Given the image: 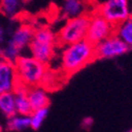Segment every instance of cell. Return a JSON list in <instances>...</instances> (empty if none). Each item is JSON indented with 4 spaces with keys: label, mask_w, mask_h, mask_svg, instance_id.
Returning a JSON list of instances; mask_svg holds the SVG:
<instances>
[{
    "label": "cell",
    "mask_w": 132,
    "mask_h": 132,
    "mask_svg": "<svg viewBox=\"0 0 132 132\" xmlns=\"http://www.w3.org/2000/svg\"><path fill=\"white\" fill-rule=\"evenodd\" d=\"M0 114H2L6 119L16 114L14 92L0 93Z\"/></svg>",
    "instance_id": "cell-14"
},
{
    "label": "cell",
    "mask_w": 132,
    "mask_h": 132,
    "mask_svg": "<svg viewBox=\"0 0 132 132\" xmlns=\"http://www.w3.org/2000/svg\"><path fill=\"white\" fill-rule=\"evenodd\" d=\"M6 128L12 132H24L30 128L29 117L28 115H22L16 113L11 118L6 119Z\"/></svg>",
    "instance_id": "cell-13"
},
{
    "label": "cell",
    "mask_w": 132,
    "mask_h": 132,
    "mask_svg": "<svg viewBox=\"0 0 132 132\" xmlns=\"http://www.w3.org/2000/svg\"><path fill=\"white\" fill-rule=\"evenodd\" d=\"M88 25L89 15L66 19V22L59 29L58 34H56L58 45L64 46L86 39Z\"/></svg>",
    "instance_id": "cell-5"
},
{
    "label": "cell",
    "mask_w": 132,
    "mask_h": 132,
    "mask_svg": "<svg viewBox=\"0 0 132 132\" xmlns=\"http://www.w3.org/2000/svg\"><path fill=\"white\" fill-rule=\"evenodd\" d=\"M47 115H48V108H40V109L32 110L28 115L30 128L34 130L40 129L43 123L45 122Z\"/></svg>",
    "instance_id": "cell-17"
},
{
    "label": "cell",
    "mask_w": 132,
    "mask_h": 132,
    "mask_svg": "<svg viewBox=\"0 0 132 132\" xmlns=\"http://www.w3.org/2000/svg\"><path fill=\"white\" fill-rule=\"evenodd\" d=\"M4 39H5V32H4V28L1 24V21H0V44H2Z\"/></svg>",
    "instance_id": "cell-18"
},
{
    "label": "cell",
    "mask_w": 132,
    "mask_h": 132,
    "mask_svg": "<svg viewBox=\"0 0 132 132\" xmlns=\"http://www.w3.org/2000/svg\"><path fill=\"white\" fill-rule=\"evenodd\" d=\"M18 85L15 65L5 59L0 60V93L13 92Z\"/></svg>",
    "instance_id": "cell-9"
},
{
    "label": "cell",
    "mask_w": 132,
    "mask_h": 132,
    "mask_svg": "<svg viewBox=\"0 0 132 132\" xmlns=\"http://www.w3.org/2000/svg\"><path fill=\"white\" fill-rule=\"evenodd\" d=\"M114 34V26L95 11L89 15V25L86 34V40L96 45L109 36Z\"/></svg>",
    "instance_id": "cell-7"
},
{
    "label": "cell",
    "mask_w": 132,
    "mask_h": 132,
    "mask_svg": "<svg viewBox=\"0 0 132 132\" xmlns=\"http://www.w3.org/2000/svg\"><path fill=\"white\" fill-rule=\"evenodd\" d=\"M27 97L32 110L47 108L49 105V96L47 90L41 85L32 86L27 88Z\"/></svg>",
    "instance_id": "cell-11"
},
{
    "label": "cell",
    "mask_w": 132,
    "mask_h": 132,
    "mask_svg": "<svg viewBox=\"0 0 132 132\" xmlns=\"http://www.w3.org/2000/svg\"><path fill=\"white\" fill-rule=\"evenodd\" d=\"M94 11L115 27L132 16V0H105Z\"/></svg>",
    "instance_id": "cell-6"
},
{
    "label": "cell",
    "mask_w": 132,
    "mask_h": 132,
    "mask_svg": "<svg viewBox=\"0 0 132 132\" xmlns=\"http://www.w3.org/2000/svg\"><path fill=\"white\" fill-rule=\"evenodd\" d=\"M34 30L29 24H20L15 27L6 42L2 45V58L14 63L23 55L29 46Z\"/></svg>",
    "instance_id": "cell-4"
},
{
    "label": "cell",
    "mask_w": 132,
    "mask_h": 132,
    "mask_svg": "<svg viewBox=\"0 0 132 132\" xmlns=\"http://www.w3.org/2000/svg\"><path fill=\"white\" fill-rule=\"evenodd\" d=\"M14 65L18 83L27 88L40 85L48 68L46 64L38 61L29 54L21 55L14 62Z\"/></svg>",
    "instance_id": "cell-3"
},
{
    "label": "cell",
    "mask_w": 132,
    "mask_h": 132,
    "mask_svg": "<svg viewBox=\"0 0 132 132\" xmlns=\"http://www.w3.org/2000/svg\"><path fill=\"white\" fill-rule=\"evenodd\" d=\"M3 59L2 58V44H0V60Z\"/></svg>",
    "instance_id": "cell-19"
},
{
    "label": "cell",
    "mask_w": 132,
    "mask_h": 132,
    "mask_svg": "<svg viewBox=\"0 0 132 132\" xmlns=\"http://www.w3.org/2000/svg\"><path fill=\"white\" fill-rule=\"evenodd\" d=\"M61 47L59 69L66 76L80 71L95 59L94 45L86 39Z\"/></svg>",
    "instance_id": "cell-1"
},
{
    "label": "cell",
    "mask_w": 132,
    "mask_h": 132,
    "mask_svg": "<svg viewBox=\"0 0 132 132\" xmlns=\"http://www.w3.org/2000/svg\"><path fill=\"white\" fill-rule=\"evenodd\" d=\"M90 14V0H64L61 6V16L65 19Z\"/></svg>",
    "instance_id": "cell-10"
},
{
    "label": "cell",
    "mask_w": 132,
    "mask_h": 132,
    "mask_svg": "<svg viewBox=\"0 0 132 132\" xmlns=\"http://www.w3.org/2000/svg\"><path fill=\"white\" fill-rule=\"evenodd\" d=\"M131 132H132V131H131Z\"/></svg>",
    "instance_id": "cell-20"
},
{
    "label": "cell",
    "mask_w": 132,
    "mask_h": 132,
    "mask_svg": "<svg viewBox=\"0 0 132 132\" xmlns=\"http://www.w3.org/2000/svg\"><path fill=\"white\" fill-rule=\"evenodd\" d=\"M24 0H0V12L7 18L16 17L22 9Z\"/></svg>",
    "instance_id": "cell-16"
},
{
    "label": "cell",
    "mask_w": 132,
    "mask_h": 132,
    "mask_svg": "<svg viewBox=\"0 0 132 132\" xmlns=\"http://www.w3.org/2000/svg\"><path fill=\"white\" fill-rule=\"evenodd\" d=\"M27 87L21 85L18 83L16 86L14 92L15 95V107H16V113L22 114V115H29L32 111L28 97H27Z\"/></svg>",
    "instance_id": "cell-12"
},
{
    "label": "cell",
    "mask_w": 132,
    "mask_h": 132,
    "mask_svg": "<svg viewBox=\"0 0 132 132\" xmlns=\"http://www.w3.org/2000/svg\"><path fill=\"white\" fill-rule=\"evenodd\" d=\"M114 34L123 40L129 48H132V16L114 27Z\"/></svg>",
    "instance_id": "cell-15"
},
{
    "label": "cell",
    "mask_w": 132,
    "mask_h": 132,
    "mask_svg": "<svg viewBox=\"0 0 132 132\" xmlns=\"http://www.w3.org/2000/svg\"><path fill=\"white\" fill-rule=\"evenodd\" d=\"M129 49L130 48L125 44V42H123V40L113 34L102 42L94 45L95 59H114L125 55Z\"/></svg>",
    "instance_id": "cell-8"
},
{
    "label": "cell",
    "mask_w": 132,
    "mask_h": 132,
    "mask_svg": "<svg viewBox=\"0 0 132 132\" xmlns=\"http://www.w3.org/2000/svg\"><path fill=\"white\" fill-rule=\"evenodd\" d=\"M57 46L56 34L49 27L42 26L34 30V35L27 49L31 57L48 66L56 57Z\"/></svg>",
    "instance_id": "cell-2"
}]
</instances>
